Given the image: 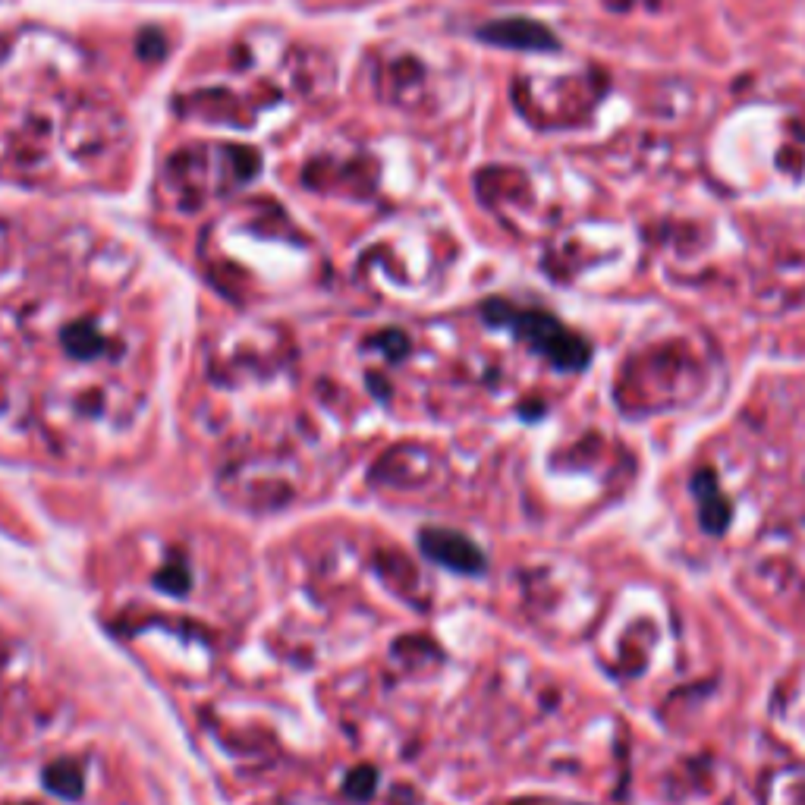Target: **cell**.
<instances>
[{"label": "cell", "instance_id": "cell-1", "mask_svg": "<svg viewBox=\"0 0 805 805\" xmlns=\"http://www.w3.org/2000/svg\"><path fill=\"white\" fill-rule=\"evenodd\" d=\"M211 239L214 246L205 252L211 258V274L236 296L255 293L261 280L265 287H287L315 268L312 243L296 230L284 208L265 199L227 211L214 224Z\"/></svg>", "mask_w": 805, "mask_h": 805}, {"label": "cell", "instance_id": "cell-2", "mask_svg": "<svg viewBox=\"0 0 805 805\" xmlns=\"http://www.w3.org/2000/svg\"><path fill=\"white\" fill-rule=\"evenodd\" d=\"M258 170L261 158L249 145H189L164 164V186L180 208L199 211L208 202L230 199L239 189H246L258 177Z\"/></svg>", "mask_w": 805, "mask_h": 805}, {"label": "cell", "instance_id": "cell-3", "mask_svg": "<svg viewBox=\"0 0 805 805\" xmlns=\"http://www.w3.org/2000/svg\"><path fill=\"white\" fill-rule=\"evenodd\" d=\"M667 642V611L651 592H626L614 601L598 633V658L614 677H642Z\"/></svg>", "mask_w": 805, "mask_h": 805}, {"label": "cell", "instance_id": "cell-4", "mask_svg": "<svg viewBox=\"0 0 805 805\" xmlns=\"http://www.w3.org/2000/svg\"><path fill=\"white\" fill-rule=\"evenodd\" d=\"M126 120L107 98H76L60 114V155L82 173L111 164L126 145Z\"/></svg>", "mask_w": 805, "mask_h": 805}, {"label": "cell", "instance_id": "cell-5", "mask_svg": "<svg viewBox=\"0 0 805 805\" xmlns=\"http://www.w3.org/2000/svg\"><path fill=\"white\" fill-rule=\"evenodd\" d=\"M0 63H4L7 79L19 89H45V85H60L73 76L79 51L60 35L29 29L10 41Z\"/></svg>", "mask_w": 805, "mask_h": 805}, {"label": "cell", "instance_id": "cell-6", "mask_svg": "<svg viewBox=\"0 0 805 805\" xmlns=\"http://www.w3.org/2000/svg\"><path fill=\"white\" fill-rule=\"evenodd\" d=\"M485 315H488V321L500 324V328H510L522 343H529L538 356H545L557 368L576 372V368L589 362V343H585L579 334H573L570 328H563L554 315L513 309V306H507V302H491Z\"/></svg>", "mask_w": 805, "mask_h": 805}, {"label": "cell", "instance_id": "cell-7", "mask_svg": "<svg viewBox=\"0 0 805 805\" xmlns=\"http://www.w3.org/2000/svg\"><path fill=\"white\" fill-rule=\"evenodd\" d=\"M302 183L324 195H343V199H365L378 186V170L365 155H324L312 158L302 170Z\"/></svg>", "mask_w": 805, "mask_h": 805}, {"label": "cell", "instance_id": "cell-8", "mask_svg": "<svg viewBox=\"0 0 805 805\" xmlns=\"http://www.w3.org/2000/svg\"><path fill=\"white\" fill-rule=\"evenodd\" d=\"M428 73L419 57L406 54L403 48H390L378 57L375 67V92L400 107V111H419L425 101Z\"/></svg>", "mask_w": 805, "mask_h": 805}, {"label": "cell", "instance_id": "cell-9", "mask_svg": "<svg viewBox=\"0 0 805 805\" xmlns=\"http://www.w3.org/2000/svg\"><path fill=\"white\" fill-rule=\"evenodd\" d=\"M441 466L444 463L428 447L400 444L381 456L372 478L390 488H425L434 482V475H438Z\"/></svg>", "mask_w": 805, "mask_h": 805}, {"label": "cell", "instance_id": "cell-10", "mask_svg": "<svg viewBox=\"0 0 805 805\" xmlns=\"http://www.w3.org/2000/svg\"><path fill=\"white\" fill-rule=\"evenodd\" d=\"M63 350L79 362H104L123 356V340L107 331L98 318H76L60 334Z\"/></svg>", "mask_w": 805, "mask_h": 805}, {"label": "cell", "instance_id": "cell-11", "mask_svg": "<svg viewBox=\"0 0 805 805\" xmlns=\"http://www.w3.org/2000/svg\"><path fill=\"white\" fill-rule=\"evenodd\" d=\"M422 551L444 563V567L456 570V573H478L485 567V557L478 551L469 538L447 532V529H425L422 532Z\"/></svg>", "mask_w": 805, "mask_h": 805}, {"label": "cell", "instance_id": "cell-12", "mask_svg": "<svg viewBox=\"0 0 805 805\" xmlns=\"http://www.w3.org/2000/svg\"><path fill=\"white\" fill-rule=\"evenodd\" d=\"M482 38L491 45H504L516 51H554L557 35L548 32L541 23L532 19H500V23H488L482 29Z\"/></svg>", "mask_w": 805, "mask_h": 805}, {"label": "cell", "instance_id": "cell-13", "mask_svg": "<svg viewBox=\"0 0 805 805\" xmlns=\"http://www.w3.org/2000/svg\"><path fill=\"white\" fill-rule=\"evenodd\" d=\"M774 724L793 746L805 749V670L793 673L774 695Z\"/></svg>", "mask_w": 805, "mask_h": 805}, {"label": "cell", "instance_id": "cell-14", "mask_svg": "<svg viewBox=\"0 0 805 805\" xmlns=\"http://www.w3.org/2000/svg\"><path fill=\"white\" fill-rule=\"evenodd\" d=\"M765 805H805V768L771 774L765 783Z\"/></svg>", "mask_w": 805, "mask_h": 805}, {"label": "cell", "instance_id": "cell-15", "mask_svg": "<svg viewBox=\"0 0 805 805\" xmlns=\"http://www.w3.org/2000/svg\"><path fill=\"white\" fill-rule=\"evenodd\" d=\"M695 497L702 500V522L711 529V532H721L727 526V500L721 497L714 485V475L711 472H702L695 478Z\"/></svg>", "mask_w": 805, "mask_h": 805}, {"label": "cell", "instance_id": "cell-16", "mask_svg": "<svg viewBox=\"0 0 805 805\" xmlns=\"http://www.w3.org/2000/svg\"><path fill=\"white\" fill-rule=\"evenodd\" d=\"M45 780H48V787L60 796H79L82 793V771L76 765H70V761L67 765H54L45 774Z\"/></svg>", "mask_w": 805, "mask_h": 805}, {"label": "cell", "instance_id": "cell-17", "mask_svg": "<svg viewBox=\"0 0 805 805\" xmlns=\"http://www.w3.org/2000/svg\"><path fill=\"white\" fill-rule=\"evenodd\" d=\"M158 585H161V589H167V592H173V595H183L189 589V573L180 567V563H170V567H164L158 573Z\"/></svg>", "mask_w": 805, "mask_h": 805}, {"label": "cell", "instance_id": "cell-18", "mask_svg": "<svg viewBox=\"0 0 805 805\" xmlns=\"http://www.w3.org/2000/svg\"><path fill=\"white\" fill-rule=\"evenodd\" d=\"M372 783H375V774L372 771H359L356 777H350V790L353 796H368V790H372Z\"/></svg>", "mask_w": 805, "mask_h": 805}, {"label": "cell", "instance_id": "cell-19", "mask_svg": "<svg viewBox=\"0 0 805 805\" xmlns=\"http://www.w3.org/2000/svg\"><path fill=\"white\" fill-rule=\"evenodd\" d=\"M519 805H560V802H538V799H532V802H519Z\"/></svg>", "mask_w": 805, "mask_h": 805}]
</instances>
